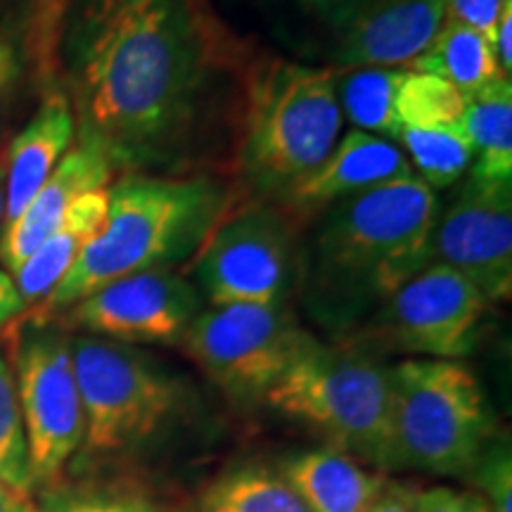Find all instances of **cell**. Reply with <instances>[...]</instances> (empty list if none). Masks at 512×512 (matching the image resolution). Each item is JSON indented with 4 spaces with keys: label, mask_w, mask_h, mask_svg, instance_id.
<instances>
[{
    "label": "cell",
    "mask_w": 512,
    "mask_h": 512,
    "mask_svg": "<svg viewBox=\"0 0 512 512\" xmlns=\"http://www.w3.org/2000/svg\"><path fill=\"white\" fill-rule=\"evenodd\" d=\"M415 496L406 486H389L368 512H415Z\"/></svg>",
    "instance_id": "cell-34"
},
{
    "label": "cell",
    "mask_w": 512,
    "mask_h": 512,
    "mask_svg": "<svg viewBox=\"0 0 512 512\" xmlns=\"http://www.w3.org/2000/svg\"><path fill=\"white\" fill-rule=\"evenodd\" d=\"M311 339L287 304H235L200 311L181 344L230 399L254 403L266 399Z\"/></svg>",
    "instance_id": "cell-8"
},
{
    "label": "cell",
    "mask_w": 512,
    "mask_h": 512,
    "mask_svg": "<svg viewBox=\"0 0 512 512\" xmlns=\"http://www.w3.org/2000/svg\"><path fill=\"white\" fill-rule=\"evenodd\" d=\"M202 512H309V508L283 475L261 467H242L207 486Z\"/></svg>",
    "instance_id": "cell-23"
},
{
    "label": "cell",
    "mask_w": 512,
    "mask_h": 512,
    "mask_svg": "<svg viewBox=\"0 0 512 512\" xmlns=\"http://www.w3.org/2000/svg\"><path fill=\"white\" fill-rule=\"evenodd\" d=\"M399 145L406 147L415 176L432 190H444L458 183L475 159V147L460 126H401Z\"/></svg>",
    "instance_id": "cell-24"
},
{
    "label": "cell",
    "mask_w": 512,
    "mask_h": 512,
    "mask_svg": "<svg viewBox=\"0 0 512 512\" xmlns=\"http://www.w3.org/2000/svg\"><path fill=\"white\" fill-rule=\"evenodd\" d=\"M0 482L24 494L34 486L15 373L3 354H0Z\"/></svg>",
    "instance_id": "cell-26"
},
{
    "label": "cell",
    "mask_w": 512,
    "mask_h": 512,
    "mask_svg": "<svg viewBox=\"0 0 512 512\" xmlns=\"http://www.w3.org/2000/svg\"><path fill=\"white\" fill-rule=\"evenodd\" d=\"M415 512H494L477 491L434 486L415 496Z\"/></svg>",
    "instance_id": "cell-29"
},
{
    "label": "cell",
    "mask_w": 512,
    "mask_h": 512,
    "mask_svg": "<svg viewBox=\"0 0 512 512\" xmlns=\"http://www.w3.org/2000/svg\"><path fill=\"white\" fill-rule=\"evenodd\" d=\"M38 3V53L41 67L48 72L55 69V34H57V10L60 0H36Z\"/></svg>",
    "instance_id": "cell-31"
},
{
    "label": "cell",
    "mask_w": 512,
    "mask_h": 512,
    "mask_svg": "<svg viewBox=\"0 0 512 512\" xmlns=\"http://www.w3.org/2000/svg\"><path fill=\"white\" fill-rule=\"evenodd\" d=\"M24 311V302L19 297L15 283L5 271H0V325H5Z\"/></svg>",
    "instance_id": "cell-35"
},
{
    "label": "cell",
    "mask_w": 512,
    "mask_h": 512,
    "mask_svg": "<svg viewBox=\"0 0 512 512\" xmlns=\"http://www.w3.org/2000/svg\"><path fill=\"white\" fill-rule=\"evenodd\" d=\"M432 264L465 275L486 302L512 294V181L470 176L432 233Z\"/></svg>",
    "instance_id": "cell-13"
},
{
    "label": "cell",
    "mask_w": 512,
    "mask_h": 512,
    "mask_svg": "<svg viewBox=\"0 0 512 512\" xmlns=\"http://www.w3.org/2000/svg\"><path fill=\"white\" fill-rule=\"evenodd\" d=\"M264 401L323 434L344 456L396 472L392 366L380 356L313 337Z\"/></svg>",
    "instance_id": "cell-5"
},
{
    "label": "cell",
    "mask_w": 512,
    "mask_h": 512,
    "mask_svg": "<svg viewBox=\"0 0 512 512\" xmlns=\"http://www.w3.org/2000/svg\"><path fill=\"white\" fill-rule=\"evenodd\" d=\"M55 64L76 145L114 174H190L249 53L211 0H60Z\"/></svg>",
    "instance_id": "cell-1"
},
{
    "label": "cell",
    "mask_w": 512,
    "mask_h": 512,
    "mask_svg": "<svg viewBox=\"0 0 512 512\" xmlns=\"http://www.w3.org/2000/svg\"><path fill=\"white\" fill-rule=\"evenodd\" d=\"M230 209L228 188L211 176L124 174L110 185L105 226L31 320L50 323L128 275L171 271L200 252Z\"/></svg>",
    "instance_id": "cell-3"
},
{
    "label": "cell",
    "mask_w": 512,
    "mask_h": 512,
    "mask_svg": "<svg viewBox=\"0 0 512 512\" xmlns=\"http://www.w3.org/2000/svg\"><path fill=\"white\" fill-rule=\"evenodd\" d=\"M43 512H157L133 496H117L107 491H60L46 501Z\"/></svg>",
    "instance_id": "cell-28"
},
{
    "label": "cell",
    "mask_w": 512,
    "mask_h": 512,
    "mask_svg": "<svg viewBox=\"0 0 512 512\" xmlns=\"http://www.w3.org/2000/svg\"><path fill=\"white\" fill-rule=\"evenodd\" d=\"M335 81L330 69L278 57L249 62L238 110L235 171L259 202H278L337 145L344 114Z\"/></svg>",
    "instance_id": "cell-4"
},
{
    "label": "cell",
    "mask_w": 512,
    "mask_h": 512,
    "mask_svg": "<svg viewBox=\"0 0 512 512\" xmlns=\"http://www.w3.org/2000/svg\"><path fill=\"white\" fill-rule=\"evenodd\" d=\"M107 207H110V188L86 192L69 207L60 226L10 275L24 309H36L53 294L83 249L91 245V240L105 226Z\"/></svg>",
    "instance_id": "cell-18"
},
{
    "label": "cell",
    "mask_w": 512,
    "mask_h": 512,
    "mask_svg": "<svg viewBox=\"0 0 512 512\" xmlns=\"http://www.w3.org/2000/svg\"><path fill=\"white\" fill-rule=\"evenodd\" d=\"M408 72L411 69H351L349 74L335 81L339 110L354 121L358 131L399 143L401 121L396 114V95Z\"/></svg>",
    "instance_id": "cell-22"
},
{
    "label": "cell",
    "mask_w": 512,
    "mask_h": 512,
    "mask_svg": "<svg viewBox=\"0 0 512 512\" xmlns=\"http://www.w3.org/2000/svg\"><path fill=\"white\" fill-rule=\"evenodd\" d=\"M494 512H512V451L508 437H494L467 472Z\"/></svg>",
    "instance_id": "cell-27"
},
{
    "label": "cell",
    "mask_w": 512,
    "mask_h": 512,
    "mask_svg": "<svg viewBox=\"0 0 512 512\" xmlns=\"http://www.w3.org/2000/svg\"><path fill=\"white\" fill-rule=\"evenodd\" d=\"M74 375L83 406V448L95 456L143 446L178 413L183 389L128 344L93 335L72 337Z\"/></svg>",
    "instance_id": "cell-7"
},
{
    "label": "cell",
    "mask_w": 512,
    "mask_h": 512,
    "mask_svg": "<svg viewBox=\"0 0 512 512\" xmlns=\"http://www.w3.org/2000/svg\"><path fill=\"white\" fill-rule=\"evenodd\" d=\"M112 164L91 147L76 145L60 159L48 181L41 185L27 209L0 235V264L8 275L17 271L31 252L60 226L69 207L91 190L110 188Z\"/></svg>",
    "instance_id": "cell-16"
},
{
    "label": "cell",
    "mask_w": 512,
    "mask_h": 512,
    "mask_svg": "<svg viewBox=\"0 0 512 512\" xmlns=\"http://www.w3.org/2000/svg\"><path fill=\"white\" fill-rule=\"evenodd\" d=\"M5 228V152H0V235Z\"/></svg>",
    "instance_id": "cell-37"
},
{
    "label": "cell",
    "mask_w": 512,
    "mask_h": 512,
    "mask_svg": "<svg viewBox=\"0 0 512 512\" xmlns=\"http://www.w3.org/2000/svg\"><path fill=\"white\" fill-rule=\"evenodd\" d=\"M491 48H494L496 62L501 67V72L508 76L512 74V0L505 3V8L498 17L494 38H491Z\"/></svg>",
    "instance_id": "cell-33"
},
{
    "label": "cell",
    "mask_w": 512,
    "mask_h": 512,
    "mask_svg": "<svg viewBox=\"0 0 512 512\" xmlns=\"http://www.w3.org/2000/svg\"><path fill=\"white\" fill-rule=\"evenodd\" d=\"M489 302L465 275L432 264L377 306L366 332L347 339L370 354L456 361L475 349Z\"/></svg>",
    "instance_id": "cell-10"
},
{
    "label": "cell",
    "mask_w": 512,
    "mask_h": 512,
    "mask_svg": "<svg viewBox=\"0 0 512 512\" xmlns=\"http://www.w3.org/2000/svg\"><path fill=\"white\" fill-rule=\"evenodd\" d=\"M437 192L418 176L384 183L320 211L299 247L297 285L311 316L344 330L432 266Z\"/></svg>",
    "instance_id": "cell-2"
},
{
    "label": "cell",
    "mask_w": 512,
    "mask_h": 512,
    "mask_svg": "<svg viewBox=\"0 0 512 512\" xmlns=\"http://www.w3.org/2000/svg\"><path fill=\"white\" fill-rule=\"evenodd\" d=\"M392 399L396 470L467 475L498 437L482 384L458 361L408 358L396 363Z\"/></svg>",
    "instance_id": "cell-6"
},
{
    "label": "cell",
    "mask_w": 512,
    "mask_h": 512,
    "mask_svg": "<svg viewBox=\"0 0 512 512\" xmlns=\"http://www.w3.org/2000/svg\"><path fill=\"white\" fill-rule=\"evenodd\" d=\"M74 140L72 105L62 91H50L5 152V228L27 209Z\"/></svg>",
    "instance_id": "cell-17"
},
{
    "label": "cell",
    "mask_w": 512,
    "mask_h": 512,
    "mask_svg": "<svg viewBox=\"0 0 512 512\" xmlns=\"http://www.w3.org/2000/svg\"><path fill=\"white\" fill-rule=\"evenodd\" d=\"M408 67L411 72L439 76L463 95L482 91L496 79H508L498 67L489 38L453 19H444L427 48Z\"/></svg>",
    "instance_id": "cell-21"
},
{
    "label": "cell",
    "mask_w": 512,
    "mask_h": 512,
    "mask_svg": "<svg viewBox=\"0 0 512 512\" xmlns=\"http://www.w3.org/2000/svg\"><path fill=\"white\" fill-rule=\"evenodd\" d=\"M200 290L174 271L136 273L60 313L64 328L121 344H176L200 316Z\"/></svg>",
    "instance_id": "cell-14"
},
{
    "label": "cell",
    "mask_w": 512,
    "mask_h": 512,
    "mask_svg": "<svg viewBox=\"0 0 512 512\" xmlns=\"http://www.w3.org/2000/svg\"><path fill=\"white\" fill-rule=\"evenodd\" d=\"M297 256V221L278 202H252L219 221L197 252L195 275L211 306L287 304Z\"/></svg>",
    "instance_id": "cell-9"
},
{
    "label": "cell",
    "mask_w": 512,
    "mask_h": 512,
    "mask_svg": "<svg viewBox=\"0 0 512 512\" xmlns=\"http://www.w3.org/2000/svg\"><path fill=\"white\" fill-rule=\"evenodd\" d=\"M335 67L408 69L446 19V0H302Z\"/></svg>",
    "instance_id": "cell-12"
},
{
    "label": "cell",
    "mask_w": 512,
    "mask_h": 512,
    "mask_svg": "<svg viewBox=\"0 0 512 512\" xmlns=\"http://www.w3.org/2000/svg\"><path fill=\"white\" fill-rule=\"evenodd\" d=\"M283 479L309 512H368L387 489L382 472L363 470L358 460L335 448H316L285 460Z\"/></svg>",
    "instance_id": "cell-19"
},
{
    "label": "cell",
    "mask_w": 512,
    "mask_h": 512,
    "mask_svg": "<svg viewBox=\"0 0 512 512\" xmlns=\"http://www.w3.org/2000/svg\"><path fill=\"white\" fill-rule=\"evenodd\" d=\"M460 128L475 147L470 176L512 181V81L496 79L465 95Z\"/></svg>",
    "instance_id": "cell-20"
},
{
    "label": "cell",
    "mask_w": 512,
    "mask_h": 512,
    "mask_svg": "<svg viewBox=\"0 0 512 512\" xmlns=\"http://www.w3.org/2000/svg\"><path fill=\"white\" fill-rule=\"evenodd\" d=\"M413 174V166L401 147H396L392 140L356 128L337 140L325 162L292 185L278 204L294 221L313 219L339 200Z\"/></svg>",
    "instance_id": "cell-15"
},
{
    "label": "cell",
    "mask_w": 512,
    "mask_h": 512,
    "mask_svg": "<svg viewBox=\"0 0 512 512\" xmlns=\"http://www.w3.org/2000/svg\"><path fill=\"white\" fill-rule=\"evenodd\" d=\"M0 512H38L24 491L0 482Z\"/></svg>",
    "instance_id": "cell-36"
},
{
    "label": "cell",
    "mask_w": 512,
    "mask_h": 512,
    "mask_svg": "<svg viewBox=\"0 0 512 512\" xmlns=\"http://www.w3.org/2000/svg\"><path fill=\"white\" fill-rule=\"evenodd\" d=\"M19 74H22V62H19L15 43L0 36V119H3L10 95L15 91Z\"/></svg>",
    "instance_id": "cell-32"
},
{
    "label": "cell",
    "mask_w": 512,
    "mask_h": 512,
    "mask_svg": "<svg viewBox=\"0 0 512 512\" xmlns=\"http://www.w3.org/2000/svg\"><path fill=\"white\" fill-rule=\"evenodd\" d=\"M463 110L465 95L456 86L432 74L408 72L396 95V114H399L401 126H460Z\"/></svg>",
    "instance_id": "cell-25"
},
{
    "label": "cell",
    "mask_w": 512,
    "mask_h": 512,
    "mask_svg": "<svg viewBox=\"0 0 512 512\" xmlns=\"http://www.w3.org/2000/svg\"><path fill=\"white\" fill-rule=\"evenodd\" d=\"M15 384L34 484L64 470L83 444V406L74 375L72 337L29 320L17 332Z\"/></svg>",
    "instance_id": "cell-11"
},
{
    "label": "cell",
    "mask_w": 512,
    "mask_h": 512,
    "mask_svg": "<svg viewBox=\"0 0 512 512\" xmlns=\"http://www.w3.org/2000/svg\"><path fill=\"white\" fill-rule=\"evenodd\" d=\"M505 3L508 0H446V19L472 27L491 41Z\"/></svg>",
    "instance_id": "cell-30"
}]
</instances>
